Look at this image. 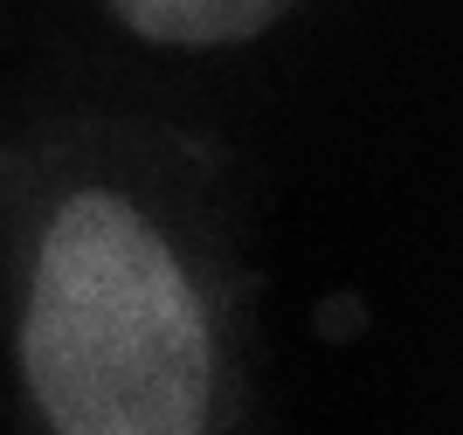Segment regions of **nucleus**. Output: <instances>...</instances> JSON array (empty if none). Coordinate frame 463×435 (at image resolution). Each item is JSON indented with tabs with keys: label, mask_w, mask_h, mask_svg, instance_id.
<instances>
[{
	"label": "nucleus",
	"mask_w": 463,
	"mask_h": 435,
	"mask_svg": "<svg viewBox=\"0 0 463 435\" xmlns=\"http://www.w3.org/2000/svg\"><path fill=\"white\" fill-rule=\"evenodd\" d=\"M21 353L56 435H201L208 325L118 194H77L49 222Z\"/></svg>",
	"instance_id": "obj_1"
},
{
	"label": "nucleus",
	"mask_w": 463,
	"mask_h": 435,
	"mask_svg": "<svg viewBox=\"0 0 463 435\" xmlns=\"http://www.w3.org/2000/svg\"><path fill=\"white\" fill-rule=\"evenodd\" d=\"M111 7L132 21L146 42L201 49V42H242V35H256V28H270L290 0H111Z\"/></svg>",
	"instance_id": "obj_2"
}]
</instances>
